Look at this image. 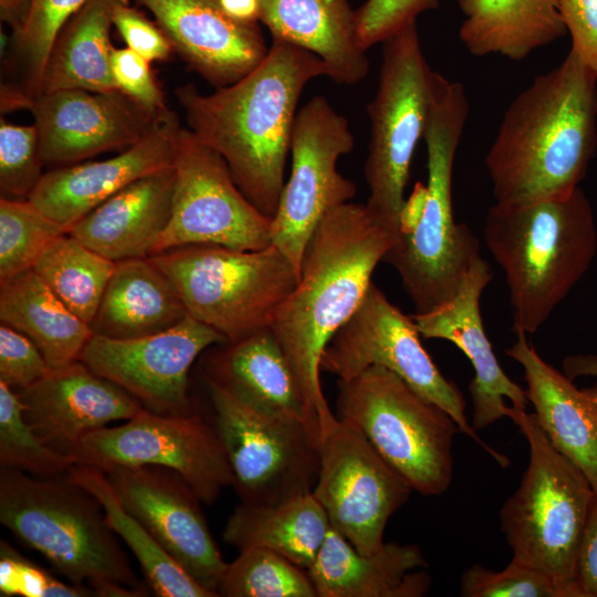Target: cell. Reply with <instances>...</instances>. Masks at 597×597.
Here are the masks:
<instances>
[{
	"label": "cell",
	"instance_id": "cell-1",
	"mask_svg": "<svg viewBox=\"0 0 597 597\" xmlns=\"http://www.w3.org/2000/svg\"><path fill=\"white\" fill-rule=\"evenodd\" d=\"M397 232L366 207L332 209L312 234L298 281L270 326L300 386L313 432L321 440L336 419L323 394L320 371L325 347L360 306L375 268Z\"/></svg>",
	"mask_w": 597,
	"mask_h": 597
},
{
	"label": "cell",
	"instance_id": "cell-2",
	"mask_svg": "<svg viewBox=\"0 0 597 597\" xmlns=\"http://www.w3.org/2000/svg\"><path fill=\"white\" fill-rule=\"evenodd\" d=\"M327 76L313 53L272 40L265 57L239 81L200 93L176 90L188 128L227 163L244 196L273 218L284 186L297 105L307 83Z\"/></svg>",
	"mask_w": 597,
	"mask_h": 597
},
{
	"label": "cell",
	"instance_id": "cell-3",
	"mask_svg": "<svg viewBox=\"0 0 597 597\" xmlns=\"http://www.w3.org/2000/svg\"><path fill=\"white\" fill-rule=\"evenodd\" d=\"M597 149V72L572 50L505 109L485 166L496 203L569 193Z\"/></svg>",
	"mask_w": 597,
	"mask_h": 597
},
{
	"label": "cell",
	"instance_id": "cell-4",
	"mask_svg": "<svg viewBox=\"0 0 597 597\" xmlns=\"http://www.w3.org/2000/svg\"><path fill=\"white\" fill-rule=\"evenodd\" d=\"M486 247L504 273L516 332L534 334L582 280L597 253L591 203L566 195L490 207Z\"/></svg>",
	"mask_w": 597,
	"mask_h": 597
},
{
	"label": "cell",
	"instance_id": "cell-5",
	"mask_svg": "<svg viewBox=\"0 0 597 597\" xmlns=\"http://www.w3.org/2000/svg\"><path fill=\"white\" fill-rule=\"evenodd\" d=\"M0 523L70 583L102 597H139L137 578L101 502L65 474L1 468Z\"/></svg>",
	"mask_w": 597,
	"mask_h": 597
},
{
	"label": "cell",
	"instance_id": "cell-6",
	"mask_svg": "<svg viewBox=\"0 0 597 597\" xmlns=\"http://www.w3.org/2000/svg\"><path fill=\"white\" fill-rule=\"evenodd\" d=\"M463 85L433 71L423 139L427 147V196L416 227L397 234L383 262L398 273L417 312L425 313L457 293L480 255V240L454 220L452 176L455 154L469 116Z\"/></svg>",
	"mask_w": 597,
	"mask_h": 597
},
{
	"label": "cell",
	"instance_id": "cell-7",
	"mask_svg": "<svg viewBox=\"0 0 597 597\" xmlns=\"http://www.w3.org/2000/svg\"><path fill=\"white\" fill-rule=\"evenodd\" d=\"M528 444V463L516 491L500 511L514 562L541 569L570 586L582 536L597 493L586 475L548 440L533 413L509 407Z\"/></svg>",
	"mask_w": 597,
	"mask_h": 597
},
{
	"label": "cell",
	"instance_id": "cell-8",
	"mask_svg": "<svg viewBox=\"0 0 597 597\" xmlns=\"http://www.w3.org/2000/svg\"><path fill=\"white\" fill-rule=\"evenodd\" d=\"M336 417L360 431L422 495L443 494L453 478L455 420L392 371L370 366L338 380Z\"/></svg>",
	"mask_w": 597,
	"mask_h": 597
},
{
	"label": "cell",
	"instance_id": "cell-9",
	"mask_svg": "<svg viewBox=\"0 0 597 597\" xmlns=\"http://www.w3.org/2000/svg\"><path fill=\"white\" fill-rule=\"evenodd\" d=\"M150 258L170 279L188 314L227 341L270 328L300 277L273 244L261 250L190 244Z\"/></svg>",
	"mask_w": 597,
	"mask_h": 597
},
{
	"label": "cell",
	"instance_id": "cell-10",
	"mask_svg": "<svg viewBox=\"0 0 597 597\" xmlns=\"http://www.w3.org/2000/svg\"><path fill=\"white\" fill-rule=\"evenodd\" d=\"M383 43L378 87L367 106L371 133L364 166L366 207L398 233L411 160L427 125L433 71L416 22Z\"/></svg>",
	"mask_w": 597,
	"mask_h": 597
},
{
	"label": "cell",
	"instance_id": "cell-11",
	"mask_svg": "<svg viewBox=\"0 0 597 597\" xmlns=\"http://www.w3.org/2000/svg\"><path fill=\"white\" fill-rule=\"evenodd\" d=\"M370 366L384 367L426 399L444 409L462 433L506 468L510 460L488 446L465 416L463 394L447 379L420 342L412 317L404 314L374 283L360 306L324 349L321 370L347 380Z\"/></svg>",
	"mask_w": 597,
	"mask_h": 597
},
{
	"label": "cell",
	"instance_id": "cell-12",
	"mask_svg": "<svg viewBox=\"0 0 597 597\" xmlns=\"http://www.w3.org/2000/svg\"><path fill=\"white\" fill-rule=\"evenodd\" d=\"M214 427L241 502L280 504L311 493L320 469V440L302 421L258 413L205 379Z\"/></svg>",
	"mask_w": 597,
	"mask_h": 597
},
{
	"label": "cell",
	"instance_id": "cell-13",
	"mask_svg": "<svg viewBox=\"0 0 597 597\" xmlns=\"http://www.w3.org/2000/svg\"><path fill=\"white\" fill-rule=\"evenodd\" d=\"M72 457L106 472L114 468L156 465L178 473L203 504L212 505L234 476L221 440L196 412L163 416L142 408L124 425L104 427L81 439Z\"/></svg>",
	"mask_w": 597,
	"mask_h": 597
},
{
	"label": "cell",
	"instance_id": "cell-14",
	"mask_svg": "<svg viewBox=\"0 0 597 597\" xmlns=\"http://www.w3.org/2000/svg\"><path fill=\"white\" fill-rule=\"evenodd\" d=\"M172 167L171 216L151 255L190 244L239 250L271 244L272 218L244 196L224 159L189 128L178 133Z\"/></svg>",
	"mask_w": 597,
	"mask_h": 597
},
{
	"label": "cell",
	"instance_id": "cell-15",
	"mask_svg": "<svg viewBox=\"0 0 597 597\" xmlns=\"http://www.w3.org/2000/svg\"><path fill=\"white\" fill-rule=\"evenodd\" d=\"M353 148L348 121L325 97L314 96L298 109L291 140V172L271 222V244L298 273L304 250L322 219L356 193L355 184L336 167Z\"/></svg>",
	"mask_w": 597,
	"mask_h": 597
},
{
	"label": "cell",
	"instance_id": "cell-16",
	"mask_svg": "<svg viewBox=\"0 0 597 597\" xmlns=\"http://www.w3.org/2000/svg\"><path fill=\"white\" fill-rule=\"evenodd\" d=\"M411 491L360 431L336 417L321 439L312 491L331 527L359 553L370 555L384 545L389 519Z\"/></svg>",
	"mask_w": 597,
	"mask_h": 597
},
{
	"label": "cell",
	"instance_id": "cell-17",
	"mask_svg": "<svg viewBox=\"0 0 597 597\" xmlns=\"http://www.w3.org/2000/svg\"><path fill=\"white\" fill-rule=\"evenodd\" d=\"M228 342L214 328L187 315L157 334L115 339L93 334L78 360L115 383L144 409L163 416L197 412L189 394V371L208 347Z\"/></svg>",
	"mask_w": 597,
	"mask_h": 597
},
{
	"label": "cell",
	"instance_id": "cell-18",
	"mask_svg": "<svg viewBox=\"0 0 597 597\" xmlns=\"http://www.w3.org/2000/svg\"><path fill=\"white\" fill-rule=\"evenodd\" d=\"M104 473L123 507L190 577L218 595L228 563L192 488L175 471L156 465L119 467Z\"/></svg>",
	"mask_w": 597,
	"mask_h": 597
},
{
	"label": "cell",
	"instance_id": "cell-19",
	"mask_svg": "<svg viewBox=\"0 0 597 597\" xmlns=\"http://www.w3.org/2000/svg\"><path fill=\"white\" fill-rule=\"evenodd\" d=\"M44 166L81 163L125 150L143 139L170 111L153 112L117 91L63 88L31 97Z\"/></svg>",
	"mask_w": 597,
	"mask_h": 597
},
{
	"label": "cell",
	"instance_id": "cell-20",
	"mask_svg": "<svg viewBox=\"0 0 597 597\" xmlns=\"http://www.w3.org/2000/svg\"><path fill=\"white\" fill-rule=\"evenodd\" d=\"M491 280V268L480 256L452 298L431 311L412 315L421 337L448 341L471 362L474 376L469 391L472 401L471 425L475 430L505 417V399L520 409H525L528 402L525 389L500 366L484 331L480 300Z\"/></svg>",
	"mask_w": 597,
	"mask_h": 597
},
{
	"label": "cell",
	"instance_id": "cell-21",
	"mask_svg": "<svg viewBox=\"0 0 597 597\" xmlns=\"http://www.w3.org/2000/svg\"><path fill=\"white\" fill-rule=\"evenodd\" d=\"M18 395L23 416L36 434L71 457L86 434L109 422L128 420L143 408L129 392L81 360L51 369Z\"/></svg>",
	"mask_w": 597,
	"mask_h": 597
},
{
	"label": "cell",
	"instance_id": "cell-22",
	"mask_svg": "<svg viewBox=\"0 0 597 597\" xmlns=\"http://www.w3.org/2000/svg\"><path fill=\"white\" fill-rule=\"evenodd\" d=\"M180 128L176 114L169 111L143 139L112 158L52 168L29 200L69 232L134 180L172 166Z\"/></svg>",
	"mask_w": 597,
	"mask_h": 597
},
{
	"label": "cell",
	"instance_id": "cell-23",
	"mask_svg": "<svg viewBox=\"0 0 597 597\" xmlns=\"http://www.w3.org/2000/svg\"><path fill=\"white\" fill-rule=\"evenodd\" d=\"M147 8L176 51L216 87L242 78L265 57L256 23L230 18L218 0H135Z\"/></svg>",
	"mask_w": 597,
	"mask_h": 597
},
{
	"label": "cell",
	"instance_id": "cell-24",
	"mask_svg": "<svg viewBox=\"0 0 597 597\" xmlns=\"http://www.w3.org/2000/svg\"><path fill=\"white\" fill-rule=\"evenodd\" d=\"M506 355L524 370L526 398L551 443L586 475L597 493V386L578 388L516 332Z\"/></svg>",
	"mask_w": 597,
	"mask_h": 597
},
{
	"label": "cell",
	"instance_id": "cell-25",
	"mask_svg": "<svg viewBox=\"0 0 597 597\" xmlns=\"http://www.w3.org/2000/svg\"><path fill=\"white\" fill-rule=\"evenodd\" d=\"M202 375L244 407L302 421L313 432L300 386L270 328L220 344L205 356Z\"/></svg>",
	"mask_w": 597,
	"mask_h": 597
},
{
	"label": "cell",
	"instance_id": "cell-26",
	"mask_svg": "<svg viewBox=\"0 0 597 597\" xmlns=\"http://www.w3.org/2000/svg\"><path fill=\"white\" fill-rule=\"evenodd\" d=\"M425 567L416 545L385 542L366 555L331 527L307 573L317 597H420L431 586Z\"/></svg>",
	"mask_w": 597,
	"mask_h": 597
},
{
	"label": "cell",
	"instance_id": "cell-27",
	"mask_svg": "<svg viewBox=\"0 0 597 597\" xmlns=\"http://www.w3.org/2000/svg\"><path fill=\"white\" fill-rule=\"evenodd\" d=\"M174 181L172 166L143 176L93 209L67 233L114 262L150 256L170 220Z\"/></svg>",
	"mask_w": 597,
	"mask_h": 597
},
{
	"label": "cell",
	"instance_id": "cell-28",
	"mask_svg": "<svg viewBox=\"0 0 597 597\" xmlns=\"http://www.w3.org/2000/svg\"><path fill=\"white\" fill-rule=\"evenodd\" d=\"M260 20L273 40L316 55L333 81L354 85L367 76L369 59L347 0H260Z\"/></svg>",
	"mask_w": 597,
	"mask_h": 597
},
{
	"label": "cell",
	"instance_id": "cell-29",
	"mask_svg": "<svg viewBox=\"0 0 597 597\" xmlns=\"http://www.w3.org/2000/svg\"><path fill=\"white\" fill-rule=\"evenodd\" d=\"M188 314L175 285L150 256L116 262L93 334L115 339L148 336L180 323Z\"/></svg>",
	"mask_w": 597,
	"mask_h": 597
},
{
	"label": "cell",
	"instance_id": "cell-30",
	"mask_svg": "<svg viewBox=\"0 0 597 597\" xmlns=\"http://www.w3.org/2000/svg\"><path fill=\"white\" fill-rule=\"evenodd\" d=\"M459 39L469 53L521 61L566 33L558 0H457Z\"/></svg>",
	"mask_w": 597,
	"mask_h": 597
},
{
	"label": "cell",
	"instance_id": "cell-31",
	"mask_svg": "<svg viewBox=\"0 0 597 597\" xmlns=\"http://www.w3.org/2000/svg\"><path fill=\"white\" fill-rule=\"evenodd\" d=\"M329 528L311 492L274 505L241 502L229 516L222 538L239 552L265 548L307 570Z\"/></svg>",
	"mask_w": 597,
	"mask_h": 597
},
{
	"label": "cell",
	"instance_id": "cell-32",
	"mask_svg": "<svg viewBox=\"0 0 597 597\" xmlns=\"http://www.w3.org/2000/svg\"><path fill=\"white\" fill-rule=\"evenodd\" d=\"M0 321L28 336L51 369L78 360L93 335L32 269L0 283Z\"/></svg>",
	"mask_w": 597,
	"mask_h": 597
},
{
	"label": "cell",
	"instance_id": "cell-33",
	"mask_svg": "<svg viewBox=\"0 0 597 597\" xmlns=\"http://www.w3.org/2000/svg\"><path fill=\"white\" fill-rule=\"evenodd\" d=\"M121 0H88L61 29L50 52L41 93L63 88L117 91L112 73V14Z\"/></svg>",
	"mask_w": 597,
	"mask_h": 597
},
{
	"label": "cell",
	"instance_id": "cell-34",
	"mask_svg": "<svg viewBox=\"0 0 597 597\" xmlns=\"http://www.w3.org/2000/svg\"><path fill=\"white\" fill-rule=\"evenodd\" d=\"M69 479L85 488L103 505L108 525L137 558L148 586L159 597H217L190 577L121 504L106 474L74 464Z\"/></svg>",
	"mask_w": 597,
	"mask_h": 597
},
{
	"label": "cell",
	"instance_id": "cell-35",
	"mask_svg": "<svg viewBox=\"0 0 597 597\" xmlns=\"http://www.w3.org/2000/svg\"><path fill=\"white\" fill-rule=\"evenodd\" d=\"M115 265L116 262L65 233L42 253L32 270L91 325Z\"/></svg>",
	"mask_w": 597,
	"mask_h": 597
},
{
	"label": "cell",
	"instance_id": "cell-36",
	"mask_svg": "<svg viewBox=\"0 0 597 597\" xmlns=\"http://www.w3.org/2000/svg\"><path fill=\"white\" fill-rule=\"evenodd\" d=\"M217 591L226 597H317L306 569L259 547L228 563Z\"/></svg>",
	"mask_w": 597,
	"mask_h": 597
},
{
	"label": "cell",
	"instance_id": "cell-37",
	"mask_svg": "<svg viewBox=\"0 0 597 597\" xmlns=\"http://www.w3.org/2000/svg\"><path fill=\"white\" fill-rule=\"evenodd\" d=\"M67 231L29 199L0 198V283L33 269Z\"/></svg>",
	"mask_w": 597,
	"mask_h": 597
},
{
	"label": "cell",
	"instance_id": "cell-38",
	"mask_svg": "<svg viewBox=\"0 0 597 597\" xmlns=\"http://www.w3.org/2000/svg\"><path fill=\"white\" fill-rule=\"evenodd\" d=\"M74 459L48 446L27 422L17 391L0 381V467L39 478L65 474Z\"/></svg>",
	"mask_w": 597,
	"mask_h": 597
},
{
	"label": "cell",
	"instance_id": "cell-39",
	"mask_svg": "<svg viewBox=\"0 0 597 597\" xmlns=\"http://www.w3.org/2000/svg\"><path fill=\"white\" fill-rule=\"evenodd\" d=\"M88 0H29L24 19L13 32L15 60L22 72V90L31 97L41 92L45 65L64 24Z\"/></svg>",
	"mask_w": 597,
	"mask_h": 597
},
{
	"label": "cell",
	"instance_id": "cell-40",
	"mask_svg": "<svg viewBox=\"0 0 597 597\" xmlns=\"http://www.w3.org/2000/svg\"><path fill=\"white\" fill-rule=\"evenodd\" d=\"M464 597H578L565 583L535 567L511 561L503 570L481 564L468 567L460 578Z\"/></svg>",
	"mask_w": 597,
	"mask_h": 597
},
{
	"label": "cell",
	"instance_id": "cell-41",
	"mask_svg": "<svg viewBox=\"0 0 597 597\" xmlns=\"http://www.w3.org/2000/svg\"><path fill=\"white\" fill-rule=\"evenodd\" d=\"M44 166L35 124L0 122V193L7 199H29Z\"/></svg>",
	"mask_w": 597,
	"mask_h": 597
},
{
	"label": "cell",
	"instance_id": "cell-42",
	"mask_svg": "<svg viewBox=\"0 0 597 597\" xmlns=\"http://www.w3.org/2000/svg\"><path fill=\"white\" fill-rule=\"evenodd\" d=\"M1 596L21 597H88L96 596L90 587L76 586L55 578L29 561L7 542H0Z\"/></svg>",
	"mask_w": 597,
	"mask_h": 597
},
{
	"label": "cell",
	"instance_id": "cell-43",
	"mask_svg": "<svg viewBox=\"0 0 597 597\" xmlns=\"http://www.w3.org/2000/svg\"><path fill=\"white\" fill-rule=\"evenodd\" d=\"M438 7L439 0H366L356 11L358 42L367 51Z\"/></svg>",
	"mask_w": 597,
	"mask_h": 597
},
{
	"label": "cell",
	"instance_id": "cell-44",
	"mask_svg": "<svg viewBox=\"0 0 597 597\" xmlns=\"http://www.w3.org/2000/svg\"><path fill=\"white\" fill-rule=\"evenodd\" d=\"M51 368L36 345L15 328L0 326V381L21 391L42 379Z\"/></svg>",
	"mask_w": 597,
	"mask_h": 597
},
{
	"label": "cell",
	"instance_id": "cell-45",
	"mask_svg": "<svg viewBox=\"0 0 597 597\" xmlns=\"http://www.w3.org/2000/svg\"><path fill=\"white\" fill-rule=\"evenodd\" d=\"M149 65V61L127 46L115 49L112 55V73L117 88L147 109L163 112L168 107Z\"/></svg>",
	"mask_w": 597,
	"mask_h": 597
},
{
	"label": "cell",
	"instance_id": "cell-46",
	"mask_svg": "<svg viewBox=\"0 0 597 597\" xmlns=\"http://www.w3.org/2000/svg\"><path fill=\"white\" fill-rule=\"evenodd\" d=\"M112 21L127 48L150 63L167 60L170 55L172 46L161 28L132 7L129 0L115 4Z\"/></svg>",
	"mask_w": 597,
	"mask_h": 597
},
{
	"label": "cell",
	"instance_id": "cell-47",
	"mask_svg": "<svg viewBox=\"0 0 597 597\" xmlns=\"http://www.w3.org/2000/svg\"><path fill=\"white\" fill-rule=\"evenodd\" d=\"M558 7L572 38L570 50L597 72V0H558Z\"/></svg>",
	"mask_w": 597,
	"mask_h": 597
},
{
	"label": "cell",
	"instance_id": "cell-48",
	"mask_svg": "<svg viewBox=\"0 0 597 597\" xmlns=\"http://www.w3.org/2000/svg\"><path fill=\"white\" fill-rule=\"evenodd\" d=\"M575 584L580 597H597V495L578 547Z\"/></svg>",
	"mask_w": 597,
	"mask_h": 597
},
{
	"label": "cell",
	"instance_id": "cell-49",
	"mask_svg": "<svg viewBox=\"0 0 597 597\" xmlns=\"http://www.w3.org/2000/svg\"><path fill=\"white\" fill-rule=\"evenodd\" d=\"M426 196V185L417 182L400 210L398 234L409 233L416 227L423 211Z\"/></svg>",
	"mask_w": 597,
	"mask_h": 597
},
{
	"label": "cell",
	"instance_id": "cell-50",
	"mask_svg": "<svg viewBox=\"0 0 597 597\" xmlns=\"http://www.w3.org/2000/svg\"><path fill=\"white\" fill-rule=\"evenodd\" d=\"M218 3L235 21L256 23L260 20V0H218Z\"/></svg>",
	"mask_w": 597,
	"mask_h": 597
},
{
	"label": "cell",
	"instance_id": "cell-51",
	"mask_svg": "<svg viewBox=\"0 0 597 597\" xmlns=\"http://www.w3.org/2000/svg\"><path fill=\"white\" fill-rule=\"evenodd\" d=\"M563 373L573 380L582 376L597 378V355L575 354L565 357Z\"/></svg>",
	"mask_w": 597,
	"mask_h": 597
},
{
	"label": "cell",
	"instance_id": "cell-52",
	"mask_svg": "<svg viewBox=\"0 0 597 597\" xmlns=\"http://www.w3.org/2000/svg\"><path fill=\"white\" fill-rule=\"evenodd\" d=\"M29 0H0V17L3 22L9 24L13 32L21 25Z\"/></svg>",
	"mask_w": 597,
	"mask_h": 597
}]
</instances>
